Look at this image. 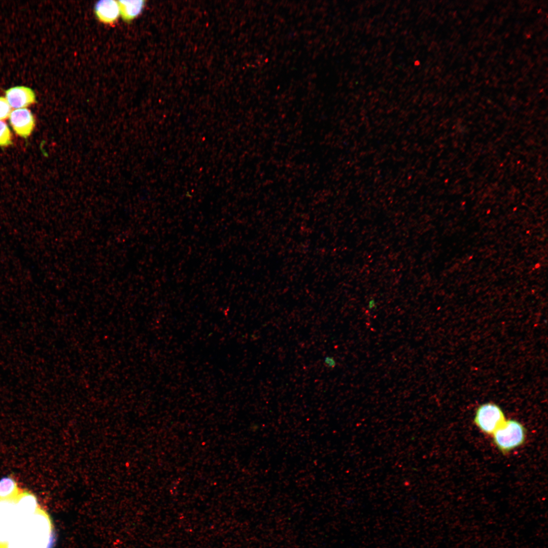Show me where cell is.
I'll return each instance as SVG.
<instances>
[{
    "mask_svg": "<svg viewBox=\"0 0 548 548\" xmlns=\"http://www.w3.org/2000/svg\"><path fill=\"white\" fill-rule=\"evenodd\" d=\"M54 540L52 521L40 507L32 515L20 521L6 548H52Z\"/></svg>",
    "mask_w": 548,
    "mask_h": 548,
    "instance_id": "cell-1",
    "label": "cell"
},
{
    "mask_svg": "<svg viewBox=\"0 0 548 548\" xmlns=\"http://www.w3.org/2000/svg\"><path fill=\"white\" fill-rule=\"evenodd\" d=\"M526 432L521 423L509 419L493 433V441L500 452L506 453L523 444Z\"/></svg>",
    "mask_w": 548,
    "mask_h": 548,
    "instance_id": "cell-2",
    "label": "cell"
},
{
    "mask_svg": "<svg viewBox=\"0 0 548 548\" xmlns=\"http://www.w3.org/2000/svg\"><path fill=\"white\" fill-rule=\"evenodd\" d=\"M17 497L0 498V548H6L14 531L24 518L17 506Z\"/></svg>",
    "mask_w": 548,
    "mask_h": 548,
    "instance_id": "cell-3",
    "label": "cell"
},
{
    "mask_svg": "<svg viewBox=\"0 0 548 548\" xmlns=\"http://www.w3.org/2000/svg\"><path fill=\"white\" fill-rule=\"evenodd\" d=\"M505 421L502 409L493 402L480 405L475 411L474 418V423L478 428L487 434H493Z\"/></svg>",
    "mask_w": 548,
    "mask_h": 548,
    "instance_id": "cell-4",
    "label": "cell"
},
{
    "mask_svg": "<svg viewBox=\"0 0 548 548\" xmlns=\"http://www.w3.org/2000/svg\"><path fill=\"white\" fill-rule=\"evenodd\" d=\"M9 121L16 134L26 138L32 132L35 121L31 112L26 109H18L11 111Z\"/></svg>",
    "mask_w": 548,
    "mask_h": 548,
    "instance_id": "cell-5",
    "label": "cell"
},
{
    "mask_svg": "<svg viewBox=\"0 0 548 548\" xmlns=\"http://www.w3.org/2000/svg\"><path fill=\"white\" fill-rule=\"evenodd\" d=\"M6 99L11 108H25L36 102V95L31 88L18 86L8 89L5 91Z\"/></svg>",
    "mask_w": 548,
    "mask_h": 548,
    "instance_id": "cell-6",
    "label": "cell"
},
{
    "mask_svg": "<svg viewBox=\"0 0 548 548\" xmlns=\"http://www.w3.org/2000/svg\"><path fill=\"white\" fill-rule=\"evenodd\" d=\"M94 10L98 20L106 24H114L120 16L118 1L114 0L97 2Z\"/></svg>",
    "mask_w": 548,
    "mask_h": 548,
    "instance_id": "cell-7",
    "label": "cell"
},
{
    "mask_svg": "<svg viewBox=\"0 0 548 548\" xmlns=\"http://www.w3.org/2000/svg\"><path fill=\"white\" fill-rule=\"evenodd\" d=\"M120 15L126 22L132 21L137 17L142 12L145 5V1L143 0L118 1Z\"/></svg>",
    "mask_w": 548,
    "mask_h": 548,
    "instance_id": "cell-8",
    "label": "cell"
},
{
    "mask_svg": "<svg viewBox=\"0 0 548 548\" xmlns=\"http://www.w3.org/2000/svg\"><path fill=\"white\" fill-rule=\"evenodd\" d=\"M17 506L20 515L24 518L35 513L40 507L37 498L28 491H23L17 497Z\"/></svg>",
    "mask_w": 548,
    "mask_h": 548,
    "instance_id": "cell-9",
    "label": "cell"
},
{
    "mask_svg": "<svg viewBox=\"0 0 548 548\" xmlns=\"http://www.w3.org/2000/svg\"><path fill=\"white\" fill-rule=\"evenodd\" d=\"M19 489L15 481L11 477L7 476L0 480V498H12L17 497L20 493Z\"/></svg>",
    "mask_w": 548,
    "mask_h": 548,
    "instance_id": "cell-10",
    "label": "cell"
},
{
    "mask_svg": "<svg viewBox=\"0 0 548 548\" xmlns=\"http://www.w3.org/2000/svg\"><path fill=\"white\" fill-rule=\"evenodd\" d=\"M12 143V136L9 128L5 122L0 120V146H7Z\"/></svg>",
    "mask_w": 548,
    "mask_h": 548,
    "instance_id": "cell-11",
    "label": "cell"
},
{
    "mask_svg": "<svg viewBox=\"0 0 548 548\" xmlns=\"http://www.w3.org/2000/svg\"><path fill=\"white\" fill-rule=\"evenodd\" d=\"M11 112V107L5 97L0 96V120H3L9 117Z\"/></svg>",
    "mask_w": 548,
    "mask_h": 548,
    "instance_id": "cell-12",
    "label": "cell"
},
{
    "mask_svg": "<svg viewBox=\"0 0 548 548\" xmlns=\"http://www.w3.org/2000/svg\"><path fill=\"white\" fill-rule=\"evenodd\" d=\"M325 365L330 368H334L336 365V362L332 356H326L324 359Z\"/></svg>",
    "mask_w": 548,
    "mask_h": 548,
    "instance_id": "cell-13",
    "label": "cell"
},
{
    "mask_svg": "<svg viewBox=\"0 0 548 548\" xmlns=\"http://www.w3.org/2000/svg\"><path fill=\"white\" fill-rule=\"evenodd\" d=\"M368 309L369 310H373L376 307V302L374 299H370L367 304Z\"/></svg>",
    "mask_w": 548,
    "mask_h": 548,
    "instance_id": "cell-14",
    "label": "cell"
}]
</instances>
